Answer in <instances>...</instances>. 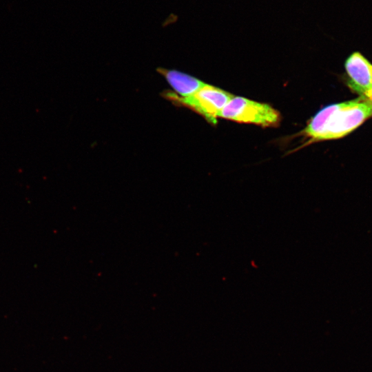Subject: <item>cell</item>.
I'll use <instances>...</instances> for the list:
<instances>
[{
	"label": "cell",
	"mask_w": 372,
	"mask_h": 372,
	"mask_svg": "<svg viewBox=\"0 0 372 372\" xmlns=\"http://www.w3.org/2000/svg\"><path fill=\"white\" fill-rule=\"evenodd\" d=\"M372 117V104L363 97L329 105L309 121L303 131L309 143L334 140L349 134Z\"/></svg>",
	"instance_id": "obj_1"
},
{
	"label": "cell",
	"mask_w": 372,
	"mask_h": 372,
	"mask_svg": "<svg viewBox=\"0 0 372 372\" xmlns=\"http://www.w3.org/2000/svg\"><path fill=\"white\" fill-rule=\"evenodd\" d=\"M166 99L185 106L202 115L209 123L216 124L217 118L232 95L220 88L205 84L193 94L180 97L174 92H165Z\"/></svg>",
	"instance_id": "obj_2"
},
{
	"label": "cell",
	"mask_w": 372,
	"mask_h": 372,
	"mask_svg": "<svg viewBox=\"0 0 372 372\" xmlns=\"http://www.w3.org/2000/svg\"><path fill=\"white\" fill-rule=\"evenodd\" d=\"M220 117L264 127L276 126L280 121L279 112L270 105L234 96L223 109Z\"/></svg>",
	"instance_id": "obj_3"
},
{
	"label": "cell",
	"mask_w": 372,
	"mask_h": 372,
	"mask_svg": "<svg viewBox=\"0 0 372 372\" xmlns=\"http://www.w3.org/2000/svg\"><path fill=\"white\" fill-rule=\"evenodd\" d=\"M344 69L349 89L371 103L372 63L360 52H354L346 59Z\"/></svg>",
	"instance_id": "obj_4"
},
{
	"label": "cell",
	"mask_w": 372,
	"mask_h": 372,
	"mask_svg": "<svg viewBox=\"0 0 372 372\" xmlns=\"http://www.w3.org/2000/svg\"><path fill=\"white\" fill-rule=\"evenodd\" d=\"M158 72L173 88L175 92L174 93L180 97L189 96L206 84L196 78L178 71L161 68Z\"/></svg>",
	"instance_id": "obj_5"
},
{
	"label": "cell",
	"mask_w": 372,
	"mask_h": 372,
	"mask_svg": "<svg viewBox=\"0 0 372 372\" xmlns=\"http://www.w3.org/2000/svg\"><path fill=\"white\" fill-rule=\"evenodd\" d=\"M371 103H372V100H371Z\"/></svg>",
	"instance_id": "obj_6"
}]
</instances>
